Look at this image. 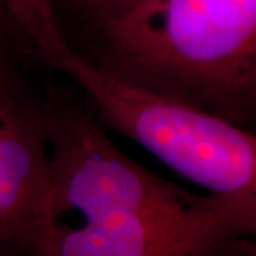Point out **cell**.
Masks as SVG:
<instances>
[{"mask_svg":"<svg viewBox=\"0 0 256 256\" xmlns=\"http://www.w3.org/2000/svg\"><path fill=\"white\" fill-rule=\"evenodd\" d=\"M48 256H216L256 236V205L195 194L119 149L88 102L46 100Z\"/></svg>","mask_w":256,"mask_h":256,"instance_id":"1","label":"cell"},{"mask_svg":"<svg viewBox=\"0 0 256 256\" xmlns=\"http://www.w3.org/2000/svg\"><path fill=\"white\" fill-rule=\"evenodd\" d=\"M94 38V55H81L114 78L256 122V0H149Z\"/></svg>","mask_w":256,"mask_h":256,"instance_id":"2","label":"cell"},{"mask_svg":"<svg viewBox=\"0 0 256 256\" xmlns=\"http://www.w3.org/2000/svg\"><path fill=\"white\" fill-rule=\"evenodd\" d=\"M58 72L106 129L134 140L206 194L256 205V134L216 114L114 78L74 48Z\"/></svg>","mask_w":256,"mask_h":256,"instance_id":"3","label":"cell"},{"mask_svg":"<svg viewBox=\"0 0 256 256\" xmlns=\"http://www.w3.org/2000/svg\"><path fill=\"white\" fill-rule=\"evenodd\" d=\"M50 149L46 100L0 60V238L48 256Z\"/></svg>","mask_w":256,"mask_h":256,"instance_id":"4","label":"cell"},{"mask_svg":"<svg viewBox=\"0 0 256 256\" xmlns=\"http://www.w3.org/2000/svg\"><path fill=\"white\" fill-rule=\"evenodd\" d=\"M0 22L26 50L53 68L73 48L60 25L55 0H0Z\"/></svg>","mask_w":256,"mask_h":256,"instance_id":"5","label":"cell"},{"mask_svg":"<svg viewBox=\"0 0 256 256\" xmlns=\"http://www.w3.org/2000/svg\"><path fill=\"white\" fill-rule=\"evenodd\" d=\"M149 0H68L86 20L94 25V30L122 17L124 14L140 7Z\"/></svg>","mask_w":256,"mask_h":256,"instance_id":"6","label":"cell"},{"mask_svg":"<svg viewBox=\"0 0 256 256\" xmlns=\"http://www.w3.org/2000/svg\"><path fill=\"white\" fill-rule=\"evenodd\" d=\"M216 256H256V236L240 240Z\"/></svg>","mask_w":256,"mask_h":256,"instance_id":"7","label":"cell"},{"mask_svg":"<svg viewBox=\"0 0 256 256\" xmlns=\"http://www.w3.org/2000/svg\"><path fill=\"white\" fill-rule=\"evenodd\" d=\"M0 256H24V254L14 244H10L4 238H0Z\"/></svg>","mask_w":256,"mask_h":256,"instance_id":"8","label":"cell"},{"mask_svg":"<svg viewBox=\"0 0 256 256\" xmlns=\"http://www.w3.org/2000/svg\"><path fill=\"white\" fill-rule=\"evenodd\" d=\"M4 58H7V55H5V45H4V40H2V32H0V60H4Z\"/></svg>","mask_w":256,"mask_h":256,"instance_id":"9","label":"cell"}]
</instances>
